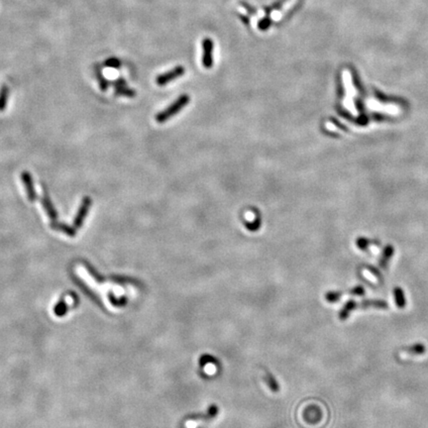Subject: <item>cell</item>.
Instances as JSON below:
<instances>
[{
    "label": "cell",
    "mask_w": 428,
    "mask_h": 428,
    "mask_svg": "<svg viewBox=\"0 0 428 428\" xmlns=\"http://www.w3.org/2000/svg\"><path fill=\"white\" fill-rule=\"evenodd\" d=\"M190 96L188 94H182L175 101H173L166 109L161 111L156 115V121L158 123H165L170 120L172 116L180 113L182 109L190 103Z\"/></svg>",
    "instance_id": "obj_1"
},
{
    "label": "cell",
    "mask_w": 428,
    "mask_h": 428,
    "mask_svg": "<svg viewBox=\"0 0 428 428\" xmlns=\"http://www.w3.org/2000/svg\"><path fill=\"white\" fill-rule=\"evenodd\" d=\"M218 413V407L216 406H211L206 413L204 414H196L190 416L186 421L187 428H200L207 424L211 419L215 417Z\"/></svg>",
    "instance_id": "obj_2"
},
{
    "label": "cell",
    "mask_w": 428,
    "mask_h": 428,
    "mask_svg": "<svg viewBox=\"0 0 428 428\" xmlns=\"http://www.w3.org/2000/svg\"><path fill=\"white\" fill-rule=\"evenodd\" d=\"M186 73V68L182 65H176L175 67L171 68L169 71H166V73L158 76L156 78V84L158 86H166L168 84H170L171 82L181 78L182 76H184Z\"/></svg>",
    "instance_id": "obj_3"
},
{
    "label": "cell",
    "mask_w": 428,
    "mask_h": 428,
    "mask_svg": "<svg viewBox=\"0 0 428 428\" xmlns=\"http://www.w3.org/2000/svg\"><path fill=\"white\" fill-rule=\"evenodd\" d=\"M213 41L210 38H204L202 41V65L205 68H211L213 65Z\"/></svg>",
    "instance_id": "obj_4"
},
{
    "label": "cell",
    "mask_w": 428,
    "mask_h": 428,
    "mask_svg": "<svg viewBox=\"0 0 428 428\" xmlns=\"http://www.w3.org/2000/svg\"><path fill=\"white\" fill-rule=\"evenodd\" d=\"M90 205H91V199L89 197H85L83 202H82V205L78 211L77 216L74 220V225L76 228H80L83 225V222H84L85 218L86 217V214L89 210Z\"/></svg>",
    "instance_id": "obj_5"
},
{
    "label": "cell",
    "mask_w": 428,
    "mask_h": 428,
    "mask_svg": "<svg viewBox=\"0 0 428 428\" xmlns=\"http://www.w3.org/2000/svg\"><path fill=\"white\" fill-rule=\"evenodd\" d=\"M200 367L204 369V373L207 375H213L216 373V369L218 364L216 360L211 358V356H202V358L199 361Z\"/></svg>",
    "instance_id": "obj_6"
},
{
    "label": "cell",
    "mask_w": 428,
    "mask_h": 428,
    "mask_svg": "<svg viewBox=\"0 0 428 428\" xmlns=\"http://www.w3.org/2000/svg\"><path fill=\"white\" fill-rule=\"evenodd\" d=\"M370 307H375V308H380V309H387L388 308V304L385 300H362L360 302H357V308H370Z\"/></svg>",
    "instance_id": "obj_7"
},
{
    "label": "cell",
    "mask_w": 428,
    "mask_h": 428,
    "mask_svg": "<svg viewBox=\"0 0 428 428\" xmlns=\"http://www.w3.org/2000/svg\"><path fill=\"white\" fill-rule=\"evenodd\" d=\"M21 178H22V182H23V184H24V186L26 188L28 199L30 201H35V199H36V192H35V189H34L32 176L30 175L29 172L23 171L22 174H21Z\"/></svg>",
    "instance_id": "obj_8"
},
{
    "label": "cell",
    "mask_w": 428,
    "mask_h": 428,
    "mask_svg": "<svg viewBox=\"0 0 428 428\" xmlns=\"http://www.w3.org/2000/svg\"><path fill=\"white\" fill-rule=\"evenodd\" d=\"M115 93L117 95H123V96H127V97H134L136 92L132 89H130L127 86L126 82L124 81V79H118L115 82Z\"/></svg>",
    "instance_id": "obj_9"
},
{
    "label": "cell",
    "mask_w": 428,
    "mask_h": 428,
    "mask_svg": "<svg viewBox=\"0 0 428 428\" xmlns=\"http://www.w3.org/2000/svg\"><path fill=\"white\" fill-rule=\"evenodd\" d=\"M356 309H357V301H355L354 300H348V301L343 305V307L341 308V310L339 311V314H338L339 319H340L341 321H345V320H347V319L349 318L350 314H351L354 310H356Z\"/></svg>",
    "instance_id": "obj_10"
},
{
    "label": "cell",
    "mask_w": 428,
    "mask_h": 428,
    "mask_svg": "<svg viewBox=\"0 0 428 428\" xmlns=\"http://www.w3.org/2000/svg\"><path fill=\"white\" fill-rule=\"evenodd\" d=\"M394 299H395V302L399 308H405L407 306L406 295H405V292L403 291L402 288L396 287L394 289Z\"/></svg>",
    "instance_id": "obj_11"
},
{
    "label": "cell",
    "mask_w": 428,
    "mask_h": 428,
    "mask_svg": "<svg viewBox=\"0 0 428 428\" xmlns=\"http://www.w3.org/2000/svg\"><path fill=\"white\" fill-rule=\"evenodd\" d=\"M402 351L408 355H422L426 352V347L422 343H416L410 346L404 347Z\"/></svg>",
    "instance_id": "obj_12"
},
{
    "label": "cell",
    "mask_w": 428,
    "mask_h": 428,
    "mask_svg": "<svg viewBox=\"0 0 428 428\" xmlns=\"http://www.w3.org/2000/svg\"><path fill=\"white\" fill-rule=\"evenodd\" d=\"M41 201H42V204H43V206H44V208H45V210H46V212H47V214H48V216H49L52 220L57 219V217H58L57 211H56L55 208L53 207V204H52V202L50 201L49 197H48L47 195H45V196L42 197Z\"/></svg>",
    "instance_id": "obj_13"
},
{
    "label": "cell",
    "mask_w": 428,
    "mask_h": 428,
    "mask_svg": "<svg viewBox=\"0 0 428 428\" xmlns=\"http://www.w3.org/2000/svg\"><path fill=\"white\" fill-rule=\"evenodd\" d=\"M51 227H52L53 229H55V230L62 231V232L65 233V234L68 235V236H75V235H76V231H75L73 228L69 227V226L66 225V224H64V223L52 222Z\"/></svg>",
    "instance_id": "obj_14"
},
{
    "label": "cell",
    "mask_w": 428,
    "mask_h": 428,
    "mask_svg": "<svg viewBox=\"0 0 428 428\" xmlns=\"http://www.w3.org/2000/svg\"><path fill=\"white\" fill-rule=\"evenodd\" d=\"M344 295H350V290L345 291V292H328L325 295V300L329 302V303H334L337 302Z\"/></svg>",
    "instance_id": "obj_15"
},
{
    "label": "cell",
    "mask_w": 428,
    "mask_h": 428,
    "mask_svg": "<svg viewBox=\"0 0 428 428\" xmlns=\"http://www.w3.org/2000/svg\"><path fill=\"white\" fill-rule=\"evenodd\" d=\"M265 373H266V375H265V377H264V380H265V383H266V384L268 385V386L270 387V389H271L272 391H274V392L278 391V389H279L278 384L276 382V380H275L274 377L272 376L271 372L266 371Z\"/></svg>",
    "instance_id": "obj_16"
},
{
    "label": "cell",
    "mask_w": 428,
    "mask_h": 428,
    "mask_svg": "<svg viewBox=\"0 0 428 428\" xmlns=\"http://www.w3.org/2000/svg\"><path fill=\"white\" fill-rule=\"evenodd\" d=\"M288 1H289V0H277V1L274 2L272 5H270V6H265V7H264V11H265L266 15H270L273 11H277V10L281 9L282 6H283V4H284L285 2H288Z\"/></svg>",
    "instance_id": "obj_17"
},
{
    "label": "cell",
    "mask_w": 428,
    "mask_h": 428,
    "mask_svg": "<svg viewBox=\"0 0 428 428\" xmlns=\"http://www.w3.org/2000/svg\"><path fill=\"white\" fill-rule=\"evenodd\" d=\"M8 94H9V88L6 86H3L1 89H0V111H3L5 108Z\"/></svg>",
    "instance_id": "obj_18"
},
{
    "label": "cell",
    "mask_w": 428,
    "mask_h": 428,
    "mask_svg": "<svg viewBox=\"0 0 428 428\" xmlns=\"http://www.w3.org/2000/svg\"><path fill=\"white\" fill-rule=\"evenodd\" d=\"M272 25V19L270 15H266L264 18L260 19L258 22V29L260 31H267Z\"/></svg>",
    "instance_id": "obj_19"
},
{
    "label": "cell",
    "mask_w": 428,
    "mask_h": 428,
    "mask_svg": "<svg viewBox=\"0 0 428 428\" xmlns=\"http://www.w3.org/2000/svg\"><path fill=\"white\" fill-rule=\"evenodd\" d=\"M261 218L259 216L256 217L255 220L251 222H245V226L249 229V231H257L261 227Z\"/></svg>",
    "instance_id": "obj_20"
},
{
    "label": "cell",
    "mask_w": 428,
    "mask_h": 428,
    "mask_svg": "<svg viewBox=\"0 0 428 428\" xmlns=\"http://www.w3.org/2000/svg\"><path fill=\"white\" fill-rule=\"evenodd\" d=\"M240 4L244 7V9H246V11L250 14V15H256L258 13V10L256 7L252 6L251 4H249L248 2L245 1H240Z\"/></svg>",
    "instance_id": "obj_21"
},
{
    "label": "cell",
    "mask_w": 428,
    "mask_h": 428,
    "mask_svg": "<svg viewBox=\"0 0 428 428\" xmlns=\"http://www.w3.org/2000/svg\"><path fill=\"white\" fill-rule=\"evenodd\" d=\"M105 65L108 67H113V68H118L121 65V62L116 59V58H110L108 60H106L105 62Z\"/></svg>",
    "instance_id": "obj_22"
},
{
    "label": "cell",
    "mask_w": 428,
    "mask_h": 428,
    "mask_svg": "<svg viewBox=\"0 0 428 428\" xmlns=\"http://www.w3.org/2000/svg\"><path fill=\"white\" fill-rule=\"evenodd\" d=\"M97 79H98V83H99L101 90L105 91L107 89V87H108V83H107L105 78L100 74L99 70H97Z\"/></svg>",
    "instance_id": "obj_23"
},
{
    "label": "cell",
    "mask_w": 428,
    "mask_h": 428,
    "mask_svg": "<svg viewBox=\"0 0 428 428\" xmlns=\"http://www.w3.org/2000/svg\"><path fill=\"white\" fill-rule=\"evenodd\" d=\"M238 16H239V18L242 20V22H243L245 25H247V26L250 25V19H249L248 16L243 15V14H241V13H238Z\"/></svg>",
    "instance_id": "obj_24"
}]
</instances>
